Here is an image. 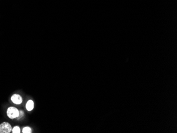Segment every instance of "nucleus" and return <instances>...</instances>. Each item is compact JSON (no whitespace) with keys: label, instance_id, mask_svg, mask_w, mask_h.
<instances>
[{"label":"nucleus","instance_id":"1","mask_svg":"<svg viewBox=\"0 0 177 133\" xmlns=\"http://www.w3.org/2000/svg\"><path fill=\"white\" fill-rule=\"evenodd\" d=\"M7 115L10 119H15L18 118L19 115V111L17 108L10 107L7 110Z\"/></svg>","mask_w":177,"mask_h":133},{"label":"nucleus","instance_id":"2","mask_svg":"<svg viewBox=\"0 0 177 133\" xmlns=\"http://www.w3.org/2000/svg\"><path fill=\"white\" fill-rule=\"evenodd\" d=\"M12 129L11 125L7 122H4L0 124V133H10Z\"/></svg>","mask_w":177,"mask_h":133},{"label":"nucleus","instance_id":"3","mask_svg":"<svg viewBox=\"0 0 177 133\" xmlns=\"http://www.w3.org/2000/svg\"><path fill=\"white\" fill-rule=\"evenodd\" d=\"M11 101L16 104H20L22 102V98L18 94H15L11 96Z\"/></svg>","mask_w":177,"mask_h":133},{"label":"nucleus","instance_id":"4","mask_svg":"<svg viewBox=\"0 0 177 133\" xmlns=\"http://www.w3.org/2000/svg\"><path fill=\"white\" fill-rule=\"evenodd\" d=\"M26 107V109H27L28 111H31L32 109H34V101L31 100H30L28 101Z\"/></svg>","mask_w":177,"mask_h":133},{"label":"nucleus","instance_id":"5","mask_svg":"<svg viewBox=\"0 0 177 133\" xmlns=\"http://www.w3.org/2000/svg\"><path fill=\"white\" fill-rule=\"evenodd\" d=\"M12 132L13 133H20L21 130L19 126H15V127L12 129Z\"/></svg>","mask_w":177,"mask_h":133},{"label":"nucleus","instance_id":"6","mask_svg":"<svg viewBox=\"0 0 177 133\" xmlns=\"http://www.w3.org/2000/svg\"><path fill=\"white\" fill-rule=\"evenodd\" d=\"M22 133H31V129L29 127H24L22 130Z\"/></svg>","mask_w":177,"mask_h":133},{"label":"nucleus","instance_id":"7","mask_svg":"<svg viewBox=\"0 0 177 133\" xmlns=\"http://www.w3.org/2000/svg\"><path fill=\"white\" fill-rule=\"evenodd\" d=\"M23 116H24L23 111H22V110H20V111H19V117H18V118H21Z\"/></svg>","mask_w":177,"mask_h":133}]
</instances>
